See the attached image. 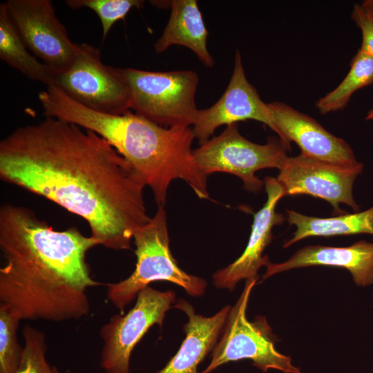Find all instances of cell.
<instances>
[{
	"label": "cell",
	"mask_w": 373,
	"mask_h": 373,
	"mask_svg": "<svg viewBox=\"0 0 373 373\" xmlns=\"http://www.w3.org/2000/svg\"><path fill=\"white\" fill-rule=\"evenodd\" d=\"M0 178L82 217L108 249H131L134 231L151 218L146 185L128 162L96 133L57 118L0 142Z\"/></svg>",
	"instance_id": "6da1fadb"
},
{
	"label": "cell",
	"mask_w": 373,
	"mask_h": 373,
	"mask_svg": "<svg viewBox=\"0 0 373 373\" xmlns=\"http://www.w3.org/2000/svg\"><path fill=\"white\" fill-rule=\"evenodd\" d=\"M97 241L77 228L57 231L22 206L0 209V301L22 320L59 322L88 314L87 289L99 283L86 261Z\"/></svg>",
	"instance_id": "7a4b0ae2"
},
{
	"label": "cell",
	"mask_w": 373,
	"mask_h": 373,
	"mask_svg": "<svg viewBox=\"0 0 373 373\" xmlns=\"http://www.w3.org/2000/svg\"><path fill=\"white\" fill-rule=\"evenodd\" d=\"M38 99L45 117L89 129L105 139L131 165L164 207L172 181L180 179L200 199L209 198L207 176L197 165L190 127H163L131 111L108 114L73 99L56 84L47 86Z\"/></svg>",
	"instance_id": "3957f363"
},
{
	"label": "cell",
	"mask_w": 373,
	"mask_h": 373,
	"mask_svg": "<svg viewBox=\"0 0 373 373\" xmlns=\"http://www.w3.org/2000/svg\"><path fill=\"white\" fill-rule=\"evenodd\" d=\"M133 240L137 258L134 271L127 278L107 285V299L121 313L142 289L155 281L175 284L195 297L204 294L206 281L183 271L171 252L164 207H157L150 221L134 231Z\"/></svg>",
	"instance_id": "277c9868"
},
{
	"label": "cell",
	"mask_w": 373,
	"mask_h": 373,
	"mask_svg": "<svg viewBox=\"0 0 373 373\" xmlns=\"http://www.w3.org/2000/svg\"><path fill=\"white\" fill-rule=\"evenodd\" d=\"M131 92V110L163 127H189L198 111L199 78L194 71L154 72L124 68Z\"/></svg>",
	"instance_id": "5b68a950"
},
{
	"label": "cell",
	"mask_w": 373,
	"mask_h": 373,
	"mask_svg": "<svg viewBox=\"0 0 373 373\" xmlns=\"http://www.w3.org/2000/svg\"><path fill=\"white\" fill-rule=\"evenodd\" d=\"M258 278L246 280L244 289L236 304L230 307L227 321L211 354L207 367L200 373H211L219 366L243 359L267 372L274 369L284 373H301L291 358L277 351L274 336L265 316L254 321L247 318L246 311L251 292Z\"/></svg>",
	"instance_id": "8992f818"
},
{
	"label": "cell",
	"mask_w": 373,
	"mask_h": 373,
	"mask_svg": "<svg viewBox=\"0 0 373 373\" xmlns=\"http://www.w3.org/2000/svg\"><path fill=\"white\" fill-rule=\"evenodd\" d=\"M287 151L276 137H269L265 144L248 140L240 133L237 123H233L193 150V155L205 175L216 172L234 175L242 180L246 190L256 193L262 189L264 181L256 176V172L267 168L280 169Z\"/></svg>",
	"instance_id": "52a82bcc"
},
{
	"label": "cell",
	"mask_w": 373,
	"mask_h": 373,
	"mask_svg": "<svg viewBox=\"0 0 373 373\" xmlns=\"http://www.w3.org/2000/svg\"><path fill=\"white\" fill-rule=\"evenodd\" d=\"M55 84L80 104L98 112L124 114L131 110V92L124 68L104 64L98 48L79 44L71 65Z\"/></svg>",
	"instance_id": "ba28073f"
},
{
	"label": "cell",
	"mask_w": 373,
	"mask_h": 373,
	"mask_svg": "<svg viewBox=\"0 0 373 373\" xmlns=\"http://www.w3.org/2000/svg\"><path fill=\"white\" fill-rule=\"evenodd\" d=\"M175 300L173 291H161L148 286L138 294L135 305L126 314L113 316L101 327L104 345L100 365L106 373H129L133 350L151 327L162 325Z\"/></svg>",
	"instance_id": "9c48e42d"
},
{
	"label": "cell",
	"mask_w": 373,
	"mask_h": 373,
	"mask_svg": "<svg viewBox=\"0 0 373 373\" xmlns=\"http://www.w3.org/2000/svg\"><path fill=\"white\" fill-rule=\"evenodd\" d=\"M9 15L27 48L57 74L73 63L79 44L70 39L50 0H8Z\"/></svg>",
	"instance_id": "30bf717a"
},
{
	"label": "cell",
	"mask_w": 373,
	"mask_h": 373,
	"mask_svg": "<svg viewBox=\"0 0 373 373\" xmlns=\"http://www.w3.org/2000/svg\"><path fill=\"white\" fill-rule=\"evenodd\" d=\"M363 169L361 163L342 166L300 153L285 157L276 178L283 186L286 195L307 194L321 198L341 213V203L355 211L360 209L353 197V184Z\"/></svg>",
	"instance_id": "8fae6325"
},
{
	"label": "cell",
	"mask_w": 373,
	"mask_h": 373,
	"mask_svg": "<svg viewBox=\"0 0 373 373\" xmlns=\"http://www.w3.org/2000/svg\"><path fill=\"white\" fill-rule=\"evenodd\" d=\"M247 119L262 122L278 133L269 105L248 82L241 54L237 50L233 73L225 91L213 105L199 109L191 129L201 145L210 140L219 126Z\"/></svg>",
	"instance_id": "7c38bea8"
},
{
	"label": "cell",
	"mask_w": 373,
	"mask_h": 373,
	"mask_svg": "<svg viewBox=\"0 0 373 373\" xmlns=\"http://www.w3.org/2000/svg\"><path fill=\"white\" fill-rule=\"evenodd\" d=\"M268 105L277 135L287 151L292 141L300 147V153L321 161L347 166L360 163L344 140L327 131L315 119L283 102Z\"/></svg>",
	"instance_id": "4fadbf2b"
},
{
	"label": "cell",
	"mask_w": 373,
	"mask_h": 373,
	"mask_svg": "<svg viewBox=\"0 0 373 373\" xmlns=\"http://www.w3.org/2000/svg\"><path fill=\"white\" fill-rule=\"evenodd\" d=\"M264 186L267 199L264 206L254 214L245 251L234 262L218 270L213 276V283L218 288L233 290L241 280L258 278L259 269L270 262L263 252L273 238L272 228L285 221L284 216L277 213L276 207L286 193L283 186L276 178L266 177Z\"/></svg>",
	"instance_id": "5bb4252c"
},
{
	"label": "cell",
	"mask_w": 373,
	"mask_h": 373,
	"mask_svg": "<svg viewBox=\"0 0 373 373\" xmlns=\"http://www.w3.org/2000/svg\"><path fill=\"white\" fill-rule=\"evenodd\" d=\"M346 269L360 287L373 284V242L360 240L349 247L309 245L298 249L281 263L269 262L262 280L280 272L311 266Z\"/></svg>",
	"instance_id": "9a60e30c"
},
{
	"label": "cell",
	"mask_w": 373,
	"mask_h": 373,
	"mask_svg": "<svg viewBox=\"0 0 373 373\" xmlns=\"http://www.w3.org/2000/svg\"><path fill=\"white\" fill-rule=\"evenodd\" d=\"M174 307L188 316L184 326L186 337L177 353L157 373H200L198 366L217 344L231 306H225L210 317L196 314L193 306L183 299Z\"/></svg>",
	"instance_id": "2e32d148"
},
{
	"label": "cell",
	"mask_w": 373,
	"mask_h": 373,
	"mask_svg": "<svg viewBox=\"0 0 373 373\" xmlns=\"http://www.w3.org/2000/svg\"><path fill=\"white\" fill-rule=\"evenodd\" d=\"M171 12L160 37L154 44L157 53L165 52L173 45L192 50L207 67H213L214 59L207 49L208 31L196 0L171 1Z\"/></svg>",
	"instance_id": "e0dca14e"
},
{
	"label": "cell",
	"mask_w": 373,
	"mask_h": 373,
	"mask_svg": "<svg viewBox=\"0 0 373 373\" xmlns=\"http://www.w3.org/2000/svg\"><path fill=\"white\" fill-rule=\"evenodd\" d=\"M287 220L296 229L283 245L287 248L294 243L311 236H334L368 233L373 236V206L354 213L331 218L307 216L294 210H286Z\"/></svg>",
	"instance_id": "ac0fdd59"
},
{
	"label": "cell",
	"mask_w": 373,
	"mask_h": 373,
	"mask_svg": "<svg viewBox=\"0 0 373 373\" xmlns=\"http://www.w3.org/2000/svg\"><path fill=\"white\" fill-rule=\"evenodd\" d=\"M0 59L31 80L55 84L57 73L29 52L4 3L0 4Z\"/></svg>",
	"instance_id": "d6986e66"
},
{
	"label": "cell",
	"mask_w": 373,
	"mask_h": 373,
	"mask_svg": "<svg viewBox=\"0 0 373 373\" xmlns=\"http://www.w3.org/2000/svg\"><path fill=\"white\" fill-rule=\"evenodd\" d=\"M373 82V58L358 50L350 62V69L343 81L333 90L316 102L323 114L343 109L352 95L358 89Z\"/></svg>",
	"instance_id": "ffe728a7"
},
{
	"label": "cell",
	"mask_w": 373,
	"mask_h": 373,
	"mask_svg": "<svg viewBox=\"0 0 373 373\" xmlns=\"http://www.w3.org/2000/svg\"><path fill=\"white\" fill-rule=\"evenodd\" d=\"M19 315L9 305L0 304V373H16L23 352L17 332Z\"/></svg>",
	"instance_id": "44dd1931"
},
{
	"label": "cell",
	"mask_w": 373,
	"mask_h": 373,
	"mask_svg": "<svg viewBox=\"0 0 373 373\" xmlns=\"http://www.w3.org/2000/svg\"><path fill=\"white\" fill-rule=\"evenodd\" d=\"M64 2L72 9L87 8L97 15L102 28V41L116 21L124 19L133 8H140L144 3L140 0H66Z\"/></svg>",
	"instance_id": "7402d4cb"
},
{
	"label": "cell",
	"mask_w": 373,
	"mask_h": 373,
	"mask_svg": "<svg viewBox=\"0 0 373 373\" xmlns=\"http://www.w3.org/2000/svg\"><path fill=\"white\" fill-rule=\"evenodd\" d=\"M24 345L16 373H52L46 359L45 335L39 329L26 325L23 329Z\"/></svg>",
	"instance_id": "603a6c76"
},
{
	"label": "cell",
	"mask_w": 373,
	"mask_h": 373,
	"mask_svg": "<svg viewBox=\"0 0 373 373\" xmlns=\"http://www.w3.org/2000/svg\"><path fill=\"white\" fill-rule=\"evenodd\" d=\"M352 18L362 33V44L359 50L373 58V22L358 3L354 6Z\"/></svg>",
	"instance_id": "cb8c5ba5"
},
{
	"label": "cell",
	"mask_w": 373,
	"mask_h": 373,
	"mask_svg": "<svg viewBox=\"0 0 373 373\" xmlns=\"http://www.w3.org/2000/svg\"><path fill=\"white\" fill-rule=\"evenodd\" d=\"M365 14L373 22V0H365L360 4Z\"/></svg>",
	"instance_id": "d4e9b609"
},
{
	"label": "cell",
	"mask_w": 373,
	"mask_h": 373,
	"mask_svg": "<svg viewBox=\"0 0 373 373\" xmlns=\"http://www.w3.org/2000/svg\"><path fill=\"white\" fill-rule=\"evenodd\" d=\"M373 119V108L367 113L365 120H371Z\"/></svg>",
	"instance_id": "484cf974"
},
{
	"label": "cell",
	"mask_w": 373,
	"mask_h": 373,
	"mask_svg": "<svg viewBox=\"0 0 373 373\" xmlns=\"http://www.w3.org/2000/svg\"><path fill=\"white\" fill-rule=\"evenodd\" d=\"M52 373H60V372L55 367L52 366Z\"/></svg>",
	"instance_id": "4316f807"
}]
</instances>
